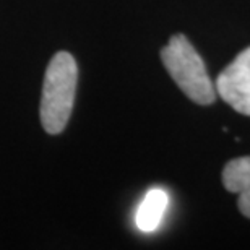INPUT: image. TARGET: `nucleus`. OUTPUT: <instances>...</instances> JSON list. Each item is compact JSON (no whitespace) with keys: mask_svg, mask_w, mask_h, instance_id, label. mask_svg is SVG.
Returning a JSON list of instances; mask_svg holds the SVG:
<instances>
[{"mask_svg":"<svg viewBox=\"0 0 250 250\" xmlns=\"http://www.w3.org/2000/svg\"><path fill=\"white\" fill-rule=\"evenodd\" d=\"M78 67L72 54L57 52L47 65L41 98V122L47 133H61L72 116Z\"/></svg>","mask_w":250,"mask_h":250,"instance_id":"f257e3e1","label":"nucleus"},{"mask_svg":"<svg viewBox=\"0 0 250 250\" xmlns=\"http://www.w3.org/2000/svg\"><path fill=\"white\" fill-rule=\"evenodd\" d=\"M169 205V195L163 188H151L145 195L135 214V224L142 232H153L161 224Z\"/></svg>","mask_w":250,"mask_h":250,"instance_id":"39448f33","label":"nucleus"},{"mask_svg":"<svg viewBox=\"0 0 250 250\" xmlns=\"http://www.w3.org/2000/svg\"><path fill=\"white\" fill-rule=\"evenodd\" d=\"M223 184L229 192L239 195V209L250 218V156L229 161L223 171Z\"/></svg>","mask_w":250,"mask_h":250,"instance_id":"20e7f679","label":"nucleus"},{"mask_svg":"<svg viewBox=\"0 0 250 250\" xmlns=\"http://www.w3.org/2000/svg\"><path fill=\"white\" fill-rule=\"evenodd\" d=\"M161 59L169 75L187 98L202 106L214 103L216 88L213 86L197 49L184 34H176L169 39L167 46L161 51Z\"/></svg>","mask_w":250,"mask_h":250,"instance_id":"f03ea898","label":"nucleus"},{"mask_svg":"<svg viewBox=\"0 0 250 250\" xmlns=\"http://www.w3.org/2000/svg\"><path fill=\"white\" fill-rule=\"evenodd\" d=\"M216 94L234 111L250 116V47L244 49L216 80Z\"/></svg>","mask_w":250,"mask_h":250,"instance_id":"7ed1b4c3","label":"nucleus"}]
</instances>
